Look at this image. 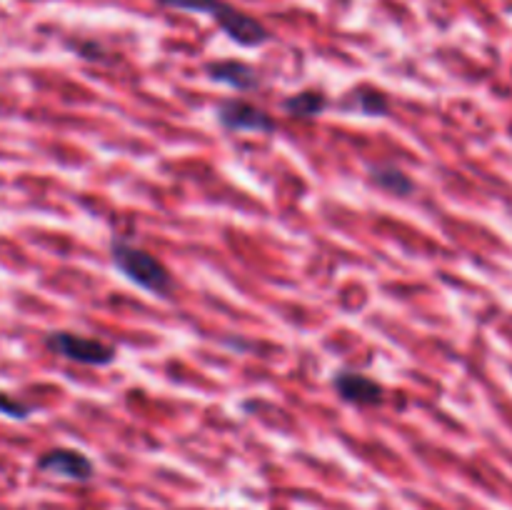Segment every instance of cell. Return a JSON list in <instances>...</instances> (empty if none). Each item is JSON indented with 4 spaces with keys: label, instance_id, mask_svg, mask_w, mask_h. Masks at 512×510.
<instances>
[{
    "label": "cell",
    "instance_id": "277c9868",
    "mask_svg": "<svg viewBox=\"0 0 512 510\" xmlns=\"http://www.w3.org/2000/svg\"><path fill=\"white\" fill-rule=\"evenodd\" d=\"M215 118L225 130H233V133H273L275 130V120L248 100H223L215 110Z\"/></svg>",
    "mask_w": 512,
    "mask_h": 510
},
{
    "label": "cell",
    "instance_id": "7a4b0ae2",
    "mask_svg": "<svg viewBox=\"0 0 512 510\" xmlns=\"http://www.w3.org/2000/svg\"><path fill=\"white\" fill-rule=\"evenodd\" d=\"M45 345L60 358L73 360L78 365H93V368H103V365L115 363V358H118L113 345L105 343V340L70 333V330H53V333L45 335Z\"/></svg>",
    "mask_w": 512,
    "mask_h": 510
},
{
    "label": "cell",
    "instance_id": "9c48e42d",
    "mask_svg": "<svg viewBox=\"0 0 512 510\" xmlns=\"http://www.w3.org/2000/svg\"><path fill=\"white\" fill-rule=\"evenodd\" d=\"M325 108H328V98H325L323 93H318V90H303V93L298 95H290L283 103L285 113L303 120L318 118Z\"/></svg>",
    "mask_w": 512,
    "mask_h": 510
},
{
    "label": "cell",
    "instance_id": "52a82bcc",
    "mask_svg": "<svg viewBox=\"0 0 512 510\" xmlns=\"http://www.w3.org/2000/svg\"><path fill=\"white\" fill-rule=\"evenodd\" d=\"M205 73L210 80L220 85H228V88L240 90V93H248L260 85V75L253 65L243 63V60H215V63L205 65Z\"/></svg>",
    "mask_w": 512,
    "mask_h": 510
},
{
    "label": "cell",
    "instance_id": "30bf717a",
    "mask_svg": "<svg viewBox=\"0 0 512 510\" xmlns=\"http://www.w3.org/2000/svg\"><path fill=\"white\" fill-rule=\"evenodd\" d=\"M353 105L360 110V113L365 115H375V118H380V115H388L390 113V100L385 98L380 90H373V88H360L353 93Z\"/></svg>",
    "mask_w": 512,
    "mask_h": 510
},
{
    "label": "cell",
    "instance_id": "8992f818",
    "mask_svg": "<svg viewBox=\"0 0 512 510\" xmlns=\"http://www.w3.org/2000/svg\"><path fill=\"white\" fill-rule=\"evenodd\" d=\"M333 385L345 403L360 405V408H373L385 400L383 385L358 370H338Z\"/></svg>",
    "mask_w": 512,
    "mask_h": 510
},
{
    "label": "cell",
    "instance_id": "8fae6325",
    "mask_svg": "<svg viewBox=\"0 0 512 510\" xmlns=\"http://www.w3.org/2000/svg\"><path fill=\"white\" fill-rule=\"evenodd\" d=\"M158 3L165 5V8L188 10V13H203L213 18L215 10L223 5V0H158Z\"/></svg>",
    "mask_w": 512,
    "mask_h": 510
},
{
    "label": "cell",
    "instance_id": "5b68a950",
    "mask_svg": "<svg viewBox=\"0 0 512 510\" xmlns=\"http://www.w3.org/2000/svg\"><path fill=\"white\" fill-rule=\"evenodd\" d=\"M38 470L75 480V483H88L95 475L93 460L73 448H53L48 453H43L38 458Z\"/></svg>",
    "mask_w": 512,
    "mask_h": 510
},
{
    "label": "cell",
    "instance_id": "ba28073f",
    "mask_svg": "<svg viewBox=\"0 0 512 510\" xmlns=\"http://www.w3.org/2000/svg\"><path fill=\"white\" fill-rule=\"evenodd\" d=\"M370 180H373L380 190H385V193L390 195H398V198H405V195H410L415 190L413 178H410L405 170H400L398 165H375V168L370 170Z\"/></svg>",
    "mask_w": 512,
    "mask_h": 510
},
{
    "label": "cell",
    "instance_id": "7c38bea8",
    "mask_svg": "<svg viewBox=\"0 0 512 510\" xmlns=\"http://www.w3.org/2000/svg\"><path fill=\"white\" fill-rule=\"evenodd\" d=\"M0 413L8 415V418L25 420V418H28V415H30V405L20 403V400L13 398V395L0 393Z\"/></svg>",
    "mask_w": 512,
    "mask_h": 510
},
{
    "label": "cell",
    "instance_id": "6da1fadb",
    "mask_svg": "<svg viewBox=\"0 0 512 510\" xmlns=\"http://www.w3.org/2000/svg\"><path fill=\"white\" fill-rule=\"evenodd\" d=\"M110 255H113L115 268H118L130 283L138 285L140 290H145V293L150 295L170 298V293H173L175 288V280L163 260H158L153 253H148V250L138 248V245L120 238H115L113 243H110Z\"/></svg>",
    "mask_w": 512,
    "mask_h": 510
},
{
    "label": "cell",
    "instance_id": "3957f363",
    "mask_svg": "<svg viewBox=\"0 0 512 510\" xmlns=\"http://www.w3.org/2000/svg\"><path fill=\"white\" fill-rule=\"evenodd\" d=\"M213 20L218 23V28L228 35L230 40H235L243 48H258V45L268 43L270 30L260 23L258 18L248 15L245 10H238L235 5L225 3L215 10Z\"/></svg>",
    "mask_w": 512,
    "mask_h": 510
}]
</instances>
